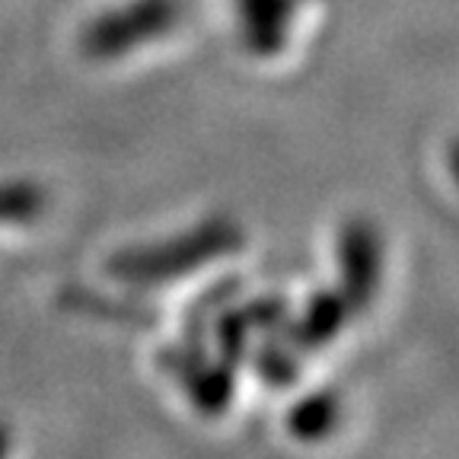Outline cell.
I'll use <instances>...</instances> for the list:
<instances>
[{"label":"cell","instance_id":"3957f363","mask_svg":"<svg viewBox=\"0 0 459 459\" xmlns=\"http://www.w3.org/2000/svg\"><path fill=\"white\" fill-rule=\"evenodd\" d=\"M344 323V300L338 294H319L313 300V307L303 316L300 329H297V342L316 348V344L335 338V332Z\"/></svg>","mask_w":459,"mask_h":459},{"label":"cell","instance_id":"7a4b0ae2","mask_svg":"<svg viewBox=\"0 0 459 459\" xmlns=\"http://www.w3.org/2000/svg\"><path fill=\"white\" fill-rule=\"evenodd\" d=\"M287 10H290L287 0H243V20L252 48H274L284 39L281 32H284Z\"/></svg>","mask_w":459,"mask_h":459},{"label":"cell","instance_id":"277c9868","mask_svg":"<svg viewBox=\"0 0 459 459\" xmlns=\"http://www.w3.org/2000/svg\"><path fill=\"white\" fill-rule=\"evenodd\" d=\"M329 424H335V402L325 399V395L303 402L294 411V430L300 437H319Z\"/></svg>","mask_w":459,"mask_h":459},{"label":"cell","instance_id":"6da1fadb","mask_svg":"<svg viewBox=\"0 0 459 459\" xmlns=\"http://www.w3.org/2000/svg\"><path fill=\"white\" fill-rule=\"evenodd\" d=\"M377 237L367 223H354L344 233L342 246V265H344V287L348 300L364 307L377 287V272H380V255H377Z\"/></svg>","mask_w":459,"mask_h":459},{"label":"cell","instance_id":"5b68a950","mask_svg":"<svg viewBox=\"0 0 459 459\" xmlns=\"http://www.w3.org/2000/svg\"><path fill=\"white\" fill-rule=\"evenodd\" d=\"M453 172L459 176V147H456V153H453Z\"/></svg>","mask_w":459,"mask_h":459}]
</instances>
